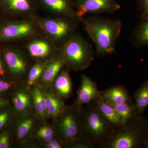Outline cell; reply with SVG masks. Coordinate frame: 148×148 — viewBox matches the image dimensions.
<instances>
[{
  "label": "cell",
  "mask_w": 148,
  "mask_h": 148,
  "mask_svg": "<svg viewBox=\"0 0 148 148\" xmlns=\"http://www.w3.org/2000/svg\"><path fill=\"white\" fill-rule=\"evenodd\" d=\"M80 21L94 43L98 57H105L115 52L122 27L121 21L89 16L82 17Z\"/></svg>",
  "instance_id": "cell-1"
},
{
  "label": "cell",
  "mask_w": 148,
  "mask_h": 148,
  "mask_svg": "<svg viewBox=\"0 0 148 148\" xmlns=\"http://www.w3.org/2000/svg\"><path fill=\"white\" fill-rule=\"evenodd\" d=\"M147 119L137 114L121 127L100 148H147Z\"/></svg>",
  "instance_id": "cell-2"
},
{
  "label": "cell",
  "mask_w": 148,
  "mask_h": 148,
  "mask_svg": "<svg viewBox=\"0 0 148 148\" xmlns=\"http://www.w3.org/2000/svg\"><path fill=\"white\" fill-rule=\"evenodd\" d=\"M81 115L84 136L94 147L100 148L116 129L101 113L94 102L83 107Z\"/></svg>",
  "instance_id": "cell-3"
},
{
  "label": "cell",
  "mask_w": 148,
  "mask_h": 148,
  "mask_svg": "<svg viewBox=\"0 0 148 148\" xmlns=\"http://www.w3.org/2000/svg\"><path fill=\"white\" fill-rule=\"evenodd\" d=\"M94 54L92 45L78 32L60 47V55L70 71L77 72L87 69L94 60Z\"/></svg>",
  "instance_id": "cell-4"
},
{
  "label": "cell",
  "mask_w": 148,
  "mask_h": 148,
  "mask_svg": "<svg viewBox=\"0 0 148 148\" xmlns=\"http://www.w3.org/2000/svg\"><path fill=\"white\" fill-rule=\"evenodd\" d=\"M1 47L2 52L9 79L25 86L30 69L35 63L21 43Z\"/></svg>",
  "instance_id": "cell-5"
},
{
  "label": "cell",
  "mask_w": 148,
  "mask_h": 148,
  "mask_svg": "<svg viewBox=\"0 0 148 148\" xmlns=\"http://www.w3.org/2000/svg\"><path fill=\"white\" fill-rule=\"evenodd\" d=\"M36 17L4 20L0 23V44L22 43L32 37L43 33Z\"/></svg>",
  "instance_id": "cell-6"
},
{
  "label": "cell",
  "mask_w": 148,
  "mask_h": 148,
  "mask_svg": "<svg viewBox=\"0 0 148 148\" xmlns=\"http://www.w3.org/2000/svg\"><path fill=\"white\" fill-rule=\"evenodd\" d=\"M42 32L56 44L61 46L76 32L79 18L65 16H36Z\"/></svg>",
  "instance_id": "cell-7"
},
{
  "label": "cell",
  "mask_w": 148,
  "mask_h": 148,
  "mask_svg": "<svg viewBox=\"0 0 148 148\" xmlns=\"http://www.w3.org/2000/svg\"><path fill=\"white\" fill-rule=\"evenodd\" d=\"M81 111L71 106H67L64 112L51 121L57 138L65 143L85 138L83 133Z\"/></svg>",
  "instance_id": "cell-8"
},
{
  "label": "cell",
  "mask_w": 148,
  "mask_h": 148,
  "mask_svg": "<svg viewBox=\"0 0 148 148\" xmlns=\"http://www.w3.org/2000/svg\"><path fill=\"white\" fill-rule=\"evenodd\" d=\"M21 44L35 62H48L60 54V47L43 33Z\"/></svg>",
  "instance_id": "cell-9"
},
{
  "label": "cell",
  "mask_w": 148,
  "mask_h": 148,
  "mask_svg": "<svg viewBox=\"0 0 148 148\" xmlns=\"http://www.w3.org/2000/svg\"><path fill=\"white\" fill-rule=\"evenodd\" d=\"M40 121L34 112L14 115L10 129L15 148H22L32 138Z\"/></svg>",
  "instance_id": "cell-10"
},
{
  "label": "cell",
  "mask_w": 148,
  "mask_h": 148,
  "mask_svg": "<svg viewBox=\"0 0 148 148\" xmlns=\"http://www.w3.org/2000/svg\"><path fill=\"white\" fill-rule=\"evenodd\" d=\"M0 9L8 19L34 17L39 15L36 0H0Z\"/></svg>",
  "instance_id": "cell-11"
},
{
  "label": "cell",
  "mask_w": 148,
  "mask_h": 148,
  "mask_svg": "<svg viewBox=\"0 0 148 148\" xmlns=\"http://www.w3.org/2000/svg\"><path fill=\"white\" fill-rule=\"evenodd\" d=\"M73 4L80 18L87 14H112L121 8L116 0H73Z\"/></svg>",
  "instance_id": "cell-12"
},
{
  "label": "cell",
  "mask_w": 148,
  "mask_h": 148,
  "mask_svg": "<svg viewBox=\"0 0 148 148\" xmlns=\"http://www.w3.org/2000/svg\"><path fill=\"white\" fill-rule=\"evenodd\" d=\"M80 86L77 91L76 98L71 105L76 110L81 111L85 105L98 100L101 97V90L98 84L89 76L84 74L81 76Z\"/></svg>",
  "instance_id": "cell-13"
},
{
  "label": "cell",
  "mask_w": 148,
  "mask_h": 148,
  "mask_svg": "<svg viewBox=\"0 0 148 148\" xmlns=\"http://www.w3.org/2000/svg\"><path fill=\"white\" fill-rule=\"evenodd\" d=\"M8 100L14 115L35 113L32 91L24 85L18 84L12 92Z\"/></svg>",
  "instance_id": "cell-14"
},
{
  "label": "cell",
  "mask_w": 148,
  "mask_h": 148,
  "mask_svg": "<svg viewBox=\"0 0 148 148\" xmlns=\"http://www.w3.org/2000/svg\"><path fill=\"white\" fill-rule=\"evenodd\" d=\"M39 10L47 16H65L79 18L73 4V0H36Z\"/></svg>",
  "instance_id": "cell-15"
},
{
  "label": "cell",
  "mask_w": 148,
  "mask_h": 148,
  "mask_svg": "<svg viewBox=\"0 0 148 148\" xmlns=\"http://www.w3.org/2000/svg\"><path fill=\"white\" fill-rule=\"evenodd\" d=\"M71 71L64 66L54 79L51 88L64 102L73 96V87L70 75Z\"/></svg>",
  "instance_id": "cell-16"
},
{
  "label": "cell",
  "mask_w": 148,
  "mask_h": 148,
  "mask_svg": "<svg viewBox=\"0 0 148 148\" xmlns=\"http://www.w3.org/2000/svg\"><path fill=\"white\" fill-rule=\"evenodd\" d=\"M65 66V61L60 54L48 61L42 75L36 84L43 88H50L56 77Z\"/></svg>",
  "instance_id": "cell-17"
},
{
  "label": "cell",
  "mask_w": 148,
  "mask_h": 148,
  "mask_svg": "<svg viewBox=\"0 0 148 148\" xmlns=\"http://www.w3.org/2000/svg\"><path fill=\"white\" fill-rule=\"evenodd\" d=\"M106 103L112 105L134 103L132 97L124 86L115 85L101 91V97Z\"/></svg>",
  "instance_id": "cell-18"
},
{
  "label": "cell",
  "mask_w": 148,
  "mask_h": 148,
  "mask_svg": "<svg viewBox=\"0 0 148 148\" xmlns=\"http://www.w3.org/2000/svg\"><path fill=\"white\" fill-rule=\"evenodd\" d=\"M43 91L46 101L49 118V120H51L52 121L64 112L67 105L51 88H43Z\"/></svg>",
  "instance_id": "cell-19"
},
{
  "label": "cell",
  "mask_w": 148,
  "mask_h": 148,
  "mask_svg": "<svg viewBox=\"0 0 148 148\" xmlns=\"http://www.w3.org/2000/svg\"><path fill=\"white\" fill-rule=\"evenodd\" d=\"M30 89L33 96L35 114L41 121L49 122L43 88L35 84Z\"/></svg>",
  "instance_id": "cell-20"
},
{
  "label": "cell",
  "mask_w": 148,
  "mask_h": 148,
  "mask_svg": "<svg viewBox=\"0 0 148 148\" xmlns=\"http://www.w3.org/2000/svg\"><path fill=\"white\" fill-rule=\"evenodd\" d=\"M130 41L136 47L148 46V18L141 17L131 33Z\"/></svg>",
  "instance_id": "cell-21"
},
{
  "label": "cell",
  "mask_w": 148,
  "mask_h": 148,
  "mask_svg": "<svg viewBox=\"0 0 148 148\" xmlns=\"http://www.w3.org/2000/svg\"><path fill=\"white\" fill-rule=\"evenodd\" d=\"M56 137L54 125L49 122L40 121L36 127L31 139L39 144V148L42 144L50 141Z\"/></svg>",
  "instance_id": "cell-22"
},
{
  "label": "cell",
  "mask_w": 148,
  "mask_h": 148,
  "mask_svg": "<svg viewBox=\"0 0 148 148\" xmlns=\"http://www.w3.org/2000/svg\"><path fill=\"white\" fill-rule=\"evenodd\" d=\"M93 102L101 113L116 128L124 125L120 117L110 104L101 98Z\"/></svg>",
  "instance_id": "cell-23"
},
{
  "label": "cell",
  "mask_w": 148,
  "mask_h": 148,
  "mask_svg": "<svg viewBox=\"0 0 148 148\" xmlns=\"http://www.w3.org/2000/svg\"><path fill=\"white\" fill-rule=\"evenodd\" d=\"M133 97L136 114L143 115L148 107V80L145 81L133 93Z\"/></svg>",
  "instance_id": "cell-24"
},
{
  "label": "cell",
  "mask_w": 148,
  "mask_h": 148,
  "mask_svg": "<svg viewBox=\"0 0 148 148\" xmlns=\"http://www.w3.org/2000/svg\"><path fill=\"white\" fill-rule=\"evenodd\" d=\"M47 62L38 61L35 62L28 73L25 86L30 88L36 84L40 77L42 75L46 63Z\"/></svg>",
  "instance_id": "cell-25"
},
{
  "label": "cell",
  "mask_w": 148,
  "mask_h": 148,
  "mask_svg": "<svg viewBox=\"0 0 148 148\" xmlns=\"http://www.w3.org/2000/svg\"><path fill=\"white\" fill-rule=\"evenodd\" d=\"M110 105L113 108L117 113L120 117L124 124L137 115L134 103Z\"/></svg>",
  "instance_id": "cell-26"
},
{
  "label": "cell",
  "mask_w": 148,
  "mask_h": 148,
  "mask_svg": "<svg viewBox=\"0 0 148 148\" xmlns=\"http://www.w3.org/2000/svg\"><path fill=\"white\" fill-rule=\"evenodd\" d=\"M14 114L10 104L0 110V133L10 127Z\"/></svg>",
  "instance_id": "cell-27"
},
{
  "label": "cell",
  "mask_w": 148,
  "mask_h": 148,
  "mask_svg": "<svg viewBox=\"0 0 148 148\" xmlns=\"http://www.w3.org/2000/svg\"><path fill=\"white\" fill-rule=\"evenodd\" d=\"M18 84L8 78H0V98L8 99Z\"/></svg>",
  "instance_id": "cell-28"
},
{
  "label": "cell",
  "mask_w": 148,
  "mask_h": 148,
  "mask_svg": "<svg viewBox=\"0 0 148 148\" xmlns=\"http://www.w3.org/2000/svg\"><path fill=\"white\" fill-rule=\"evenodd\" d=\"M15 148V145L10 126L0 133V148Z\"/></svg>",
  "instance_id": "cell-29"
},
{
  "label": "cell",
  "mask_w": 148,
  "mask_h": 148,
  "mask_svg": "<svg viewBox=\"0 0 148 148\" xmlns=\"http://www.w3.org/2000/svg\"><path fill=\"white\" fill-rule=\"evenodd\" d=\"M41 148H66L65 142L55 137L50 141L42 144Z\"/></svg>",
  "instance_id": "cell-30"
},
{
  "label": "cell",
  "mask_w": 148,
  "mask_h": 148,
  "mask_svg": "<svg viewBox=\"0 0 148 148\" xmlns=\"http://www.w3.org/2000/svg\"><path fill=\"white\" fill-rule=\"evenodd\" d=\"M137 3L141 17L148 18V0H137Z\"/></svg>",
  "instance_id": "cell-31"
},
{
  "label": "cell",
  "mask_w": 148,
  "mask_h": 148,
  "mask_svg": "<svg viewBox=\"0 0 148 148\" xmlns=\"http://www.w3.org/2000/svg\"><path fill=\"white\" fill-rule=\"evenodd\" d=\"M0 78H9L2 52L1 47H0Z\"/></svg>",
  "instance_id": "cell-32"
},
{
  "label": "cell",
  "mask_w": 148,
  "mask_h": 148,
  "mask_svg": "<svg viewBox=\"0 0 148 148\" xmlns=\"http://www.w3.org/2000/svg\"><path fill=\"white\" fill-rule=\"evenodd\" d=\"M10 104L8 99L0 98V110Z\"/></svg>",
  "instance_id": "cell-33"
},
{
  "label": "cell",
  "mask_w": 148,
  "mask_h": 148,
  "mask_svg": "<svg viewBox=\"0 0 148 148\" xmlns=\"http://www.w3.org/2000/svg\"><path fill=\"white\" fill-rule=\"evenodd\" d=\"M147 148H148V144H147Z\"/></svg>",
  "instance_id": "cell-34"
},
{
  "label": "cell",
  "mask_w": 148,
  "mask_h": 148,
  "mask_svg": "<svg viewBox=\"0 0 148 148\" xmlns=\"http://www.w3.org/2000/svg\"><path fill=\"white\" fill-rule=\"evenodd\" d=\"M147 122H148V120H147Z\"/></svg>",
  "instance_id": "cell-35"
}]
</instances>
